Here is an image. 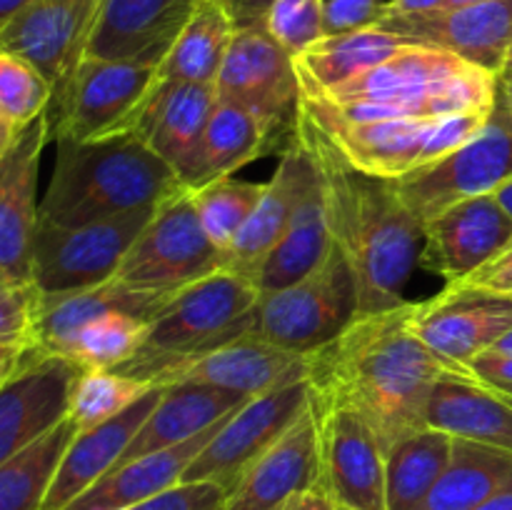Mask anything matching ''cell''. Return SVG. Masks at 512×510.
I'll list each match as a JSON object with an SVG mask.
<instances>
[{
  "mask_svg": "<svg viewBox=\"0 0 512 510\" xmlns=\"http://www.w3.org/2000/svg\"><path fill=\"white\" fill-rule=\"evenodd\" d=\"M300 110L360 173L398 180L430 163L428 140L433 120L393 118L375 123H343L320 113L305 98H300Z\"/></svg>",
  "mask_w": 512,
  "mask_h": 510,
  "instance_id": "44dd1931",
  "label": "cell"
},
{
  "mask_svg": "<svg viewBox=\"0 0 512 510\" xmlns=\"http://www.w3.org/2000/svg\"><path fill=\"white\" fill-rule=\"evenodd\" d=\"M215 90L225 103L243 105L258 115L275 138L293 133L303 98L298 68L265 25L235 30Z\"/></svg>",
  "mask_w": 512,
  "mask_h": 510,
  "instance_id": "8fae6325",
  "label": "cell"
},
{
  "mask_svg": "<svg viewBox=\"0 0 512 510\" xmlns=\"http://www.w3.org/2000/svg\"><path fill=\"white\" fill-rule=\"evenodd\" d=\"M193 8L195 0H103L88 58L160 63Z\"/></svg>",
  "mask_w": 512,
  "mask_h": 510,
  "instance_id": "cb8c5ba5",
  "label": "cell"
},
{
  "mask_svg": "<svg viewBox=\"0 0 512 510\" xmlns=\"http://www.w3.org/2000/svg\"><path fill=\"white\" fill-rule=\"evenodd\" d=\"M503 398H508V395H503ZM510 400V403H512V398H508Z\"/></svg>",
  "mask_w": 512,
  "mask_h": 510,
  "instance_id": "e7e4bbea",
  "label": "cell"
},
{
  "mask_svg": "<svg viewBox=\"0 0 512 510\" xmlns=\"http://www.w3.org/2000/svg\"><path fill=\"white\" fill-rule=\"evenodd\" d=\"M420 268L445 278L468 280L512 243V218L495 195L463 200L423 223Z\"/></svg>",
  "mask_w": 512,
  "mask_h": 510,
  "instance_id": "e0dca14e",
  "label": "cell"
},
{
  "mask_svg": "<svg viewBox=\"0 0 512 510\" xmlns=\"http://www.w3.org/2000/svg\"><path fill=\"white\" fill-rule=\"evenodd\" d=\"M360 315L353 273L338 248L325 263L288 288L263 293L255 308L253 335L298 355L333 343Z\"/></svg>",
  "mask_w": 512,
  "mask_h": 510,
  "instance_id": "8992f818",
  "label": "cell"
},
{
  "mask_svg": "<svg viewBox=\"0 0 512 510\" xmlns=\"http://www.w3.org/2000/svg\"><path fill=\"white\" fill-rule=\"evenodd\" d=\"M53 103L48 80L28 63L0 50V115L18 130L45 115Z\"/></svg>",
  "mask_w": 512,
  "mask_h": 510,
  "instance_id": "60d3db41",
  "label": "cell"
},
{
  "mask_svg": "<svg viewBox=\"0 0 512 510\" xmlns=\"http://www.w3.org/2000/svg\"><path fill=\"white\" fill-rule=\"evenodd\" d=\"M80 368L65 355L30 348L0 385V463L10 460L70 418Z\"/></svg>",
  "mask_w": 512,
  "mask_h": 510,
  "instance_id": "9a60e30c",
  "label": "cell"
},
{
  "mask_svg": "<svg viewBox=\"0 0 512 510\" xmlns=\"http://www.w3.org/2000/svg\"><path fill=\"white\" fill-rule=\"evenodd\" d=\"M425 425L453 438L512 450V403L473 375H450L430 390Z\"/></svg>",
  "mask_w": 512,
  "mask_h": 510,
  "instance_id": "f546056e",
  "label": "cell"
},
{
  "mask_svg": "<svg viewBox=\"0 0 512 510\" xmlns=\"http://www.w3.org/2000/svg\"><path fill=\"white\" fill-rule=\"evenodd\" d=\"M235 23L218 0H198L173 40L158 75L168 83H215L233 43Z\"/></svg>",
  "mask_w": 512,
  "mask_h": 510,
  "instance_id": "836d02e7",
  "label": "cell"
},
{
  "mask_svg": "<svg viewBox=\"0 0 512 510\" xmlns=\"http://www.w3.org/2000/svg\"><path fill=\"white\" fill-rule=\"evenodd\" d=\"M508 68H512V50H510V58H508ZM505 68V70H508Z\"/></svg>",
  "mask_w": 512,
  "mask_h": 510,
  "instance_id": "be15d7a7",
  "label": "cell"
},
{
  "mask_svg": "<svg viewBox=\"0 0 512 510\" xmlns=\"http://www.w3.org/2000/svg\"><path fill=\"white\" fill-rule=\"evenodd\" d=\"M148 320L130 313H108L90 320L75 333L65 358L75 360L83 370H115L128 363L140 350Z\"/></svg>",
  "mask_w": 512,
  "mask_h": 510,
  "instance_id": "f35d334b",
  "label": "cell"
},
{
  "mask_svg": "<svg viewBox=\"0 0 512 510\" xmlns=\"http://www.w3.org/2000/svg\"><path fill=\"white\" fill-rule=\"evenodd\" d=\"M310 405L308 378L245 400L190 460L180 483H218L230 493L243 470L270 448Z\"/></svg>",
  "mask_w": 512,
  "mask_h": 510,
  "instance_id": "7c38bea8",
  "label": "cell"
},
{
  "mask_svg": "<svg viewBox=\"0 0 512 510\" xmlns=\"http://www.w3.org/2000/svg\"><path fill=\"white\" fill-rule=\"evenodd\" d=\"M453 435L418 428L385 453V505L388 510H418L448 468Z\"/></svg>",
  "mask_w": 512,
  "mask_h": 510,
  "instance_id": "d590c367",
  "label": "cell"
},
{
  "mask_svg": "<svg viewBox=\"0 0 512 510\" xmlns=\"http://www.w3.org/2000/svg\"><path fill=\"white\" fill-rule=\"evenodd\" d=\"M495 198H498V203L503 205L505 210H508L510 218H512V178L508 180V183L503 185V188L498 190V193H495Z\"/></svg>",
  "mask_w": 512,
  "mask_h": 510,
  "instance_id": "9f6ffc18",
  "label": "cell"
},
{
  "mask_svg": "<svg viewBox=\"0 0 512 510\" xmlns=\"http://www.w3.org/2000/svg\"><path fill=\"white\" fill-rule=\"evenodd\" d=\"M512 485V450L453 438L448 468L418 510H475Z\"/></svg>",
  "mask_w": 512,
  "mask_h": 510,
  "instance_id": "d6a6232c",
  "label": "cell"
},
{
  "mask_svg": "<svg viewBox=\"0 0 512 510\" xmlns=\"http://www.w3.org/2000/svg\"><path fill=\"white\" fill-rule=\"evenodd\" d=\"M258 300L253 278L230 268L218 270L175 293L148 323L138 353L115 370L165 388L195 358L253 333Z\"/></svg>",
  "mask_w": 512,
  "mask_h": 510,
  "instance_id": "277c9868",
  "label": "cell"
},
{
  "mask_svg": "<svg viewBox=\"0 0 512 510\" xmlns=\"http://www.w3.org/2000/svg\"><path fill=\"white\" fill-rule=\"evenodd\" d=\"M330 250H333V233H330L328 223L325 183L318 163L310 153L308 173H305L303 190H300L288 230L253 275L260 295L288 288V285L303 280L305 275H310L325 263Z\"/></svg>",
  "mask_w": 512,
  "mask_h": 510,
  "instance_id": "484cf974",
  "label": "cell"
},
{
  "mask_svg": "<svg viewBox=\"0 0 512 510\" xmlns=\"http://www.w3.org/2000/svg\"><path fill=\"white\" fill-rule=\"evenodd\" d=\"M30 3H33V0H0V33H3L10 25V20H13L20 10L28 8Z\"/></svg>",
  "mask_w": 512,
  "mask_h": 510,
  "instance_id": "f5cc1de1",
  "label": "cell"
},
{
  "mask_svg": "<svg viewBox=\"0 0 512 510\" xmlns=\"http://www.w3.org/2000/svg\"><path fill=\"white\" fill-rule=\"evenodd\" d=\"M478 3H488V0H448L445 8H463V5H478Z\"/></svg>",
  "mask_w": 512,
  "mask_h": 510,
  "instance_id": "680465c9",
  "label": "cell"
},
{
  "mask_svg": "<svg viewBox=\"0 0 512 510\" xmlns=\"http://www.w3.org/2000/svg\"><path fill=\"white\" fill-rule=\"evenodd\" d=\"M195 3H198V0H195ZM218 3H223L225 8H228V3H230V0H218Z\"/></svg>",
  "mask_w": 512,
  "mask_h": 510,
  "instance_id": "6125c7cd",
  "label": "cell"
},
{
  "mask_svg": "<svg viewBox=\"0 0 512 510\" xmlns=\"http://www.w3.org/2000/svg\"><path fill=\"white\" fill-rule=\"evenodd\" d=\"M245 400L250 398L230 393V390L223 388H213V385H165L158 405L145 418V423L140 425L118 465L140 458V455L158 453V450L173 448V445L195 438L203 430L213 428L223 418L233 415Z\"/></svg>",
  "mask_w": 512,
  "mask_h": 510,
  "instance_id": "83f0119b",
  "label": "cell"
},
{
  "mask_svg": "<svg viewBox=\"0 0 512 510\" xmlns=\"http://www.w3.org/2000/svg\"><path fill=\"white\" fill-rule=\"evenodd\" d=\"M512 178V110L500 100L488 125L438 163L393 180L410 213L425 223L463 200L495 195Z\"/></svg>",
  "mask_w": 512,
  "mask_h": 510,
  "instance_id": "9c48e42d",
  "label": "cell"
},
{
  "mask_svg": "<svg viewBox=\"0 0 512 510\" xmlns=\"http://www.w3.org/2000/svg\"><path fill=\"white\" fill-rule=\"evenodd\" d=\"M50 143V118L20 130L0 158V273L33 283V243L40 223L38 170Z\"/></svg>",
  "mask_w": 512,
  "mask_h": 510,
  "instance_id": "ac0fdd59",
  "label": "cell"
},
{
  "mask_svg": "<svg viewBox=\"0 0 512 510\" xmlns=\"http://www.w3.org/2000/svg\"><path fill=\"white\" fill-rule=\"evenodd\" d=\"M503 98L508 103V108L512 110V80H503Z\"/></svg>",
  "mask_w": 512,
  "mask_h": 510,
  "instance_id": "91938a15",
  "label": "cell"
},
{
  "mask_svg": "<svg viewBox=\"0 0 512 510\" xmlns=\"http://www.w3.org/2000/svg\"><path fill=\"white\" fill-rule=\"evenodd\" d=\"M318 425L320 488L338 510H388L385 505V448L368 423L340 400L310 390Z\"/></svg>",
  "mask_w": 512,
  "mask_h": 510,
  "instance_id": "30bf717a",
  "label": "cell"
},
{
  "mask_svg": "<svg viewBox=\"0 0 512 510\" xmlns=\"http://www.w3.org/2000/svg\"><path fill=\"white\" fill-rule=\"evenodd\" d=\"M228 490L218 483H178L123 510H225Z\"/></svg>",
  "mask_w": 512,
  "mask_h": 510,
  "instance_id": "ee69618b",
  "label": "cell"
},
{
  "mask_svg": "<svg viewBox=\"0 0 512 510\" xmlns=\"http://www.w3.org/2000/svg\"><path fill=\"white\" fill-rule=\"evenodd\" d=\"M265 193V183H253V180H240L233 175H223L203 188L190 190L198 218L208 238L218 245L223 253H228L230 245L245 228L253 210L258 208L260 198Z\"/></svg>",
  "mask_w": 512,
  "mask_h": 510,
  "instance_id": "74e56055",
  "label": "cell"
},
{
  "mask_svg": "<svg viewBox=\"0 0 512 510\" xmlns=\"http://www.w3.org/2000/svg\"><path fill=\"white\" fill-rule=\"evenodd\" d=\"M500 80H512V68H508V70H505V73H503V75H500Z\"/></svg>",
  "mask_w": 512,
  "mask_h": 510,
  "instance_id": "94428289",
  "label": "cell"
},
{
  "mask_svg": "<svg viewBox=\"0 0 512 510\" xmlns=\"http://www.w3.org/2000/svg\"><path fill=\"white\" fill-rule=\"evenodd\" d=\"M465 65L468 60L453 53L408 43L375 68L315 98L328 103H385L403 108L415 120H430L428 103L433 93Z\"/></svg>",
  "mask_w": 512,
  "mask_h": 510,
  "instance_id": "d6986e66",
  "label": "cell"
},
{
  "mask_svg": "<svg viewBox=\"0 0 512 510\" xmlns=\"http://www.w3.org/2000/svg\"><path fill=\"white\" fill-rule=\"evenodd\" d=\"M378 28L400 35L405 43L445 50L488 73L503 75L512 50V0L385 15Z\"/></svg>",
  "mask_w": 512,
  "mask_h": 510,
  "instance_id": "2e32d148",
  "label": "cell"
},
{
  "mask_svg": "<svg viewBox=\"0 0 512 510\" xmlns=\"http://www.w3.org/2000/svg\"><path fill=\"white\" fill-rule=\"evenodd\" d=\"M468 373L495 393L512 398V355L488 350L468 365Z\"/></svg>",
  "mask_w": 512,
  "mask_h": 510,
  "instance_id": "bcb514c9",
  "label": "cell"
},
{
  "mask_svg": "<svg viewBox=\"0 0 512 510\" xmlns=\"http://www.w3.org/2000/svg\"><path fill=\"white\" fill-rule=\"evenodd\" d=\"M160 395H163V388L148 390L138 403L130 405L115 418L93 425V428L78 430L75 438L70 440L63 460H60L43 510H65L90 485H95L105 473H110L120 463L145 418L153 413Z\"/></svg>",
  "mask_w": 512,
  "mask_h": 510,
  "instance_id": "d4e9b609",
  "label": "cell"
},
{
  "mask_svg": "<svg viewBox=\"0 0 512 510\" xmlns=\"http://www.w3.org/2000/svg\"><path fill=\"white\" fill-rule=\"evenodd\" d=\"M223 268L225 253L208 238L190 190H183L155 210L115 278L140 293L170 298Z\"/></svg>",
  "mask_w": 512,
  "mask_h": 510,
  "instance_id": "52a82bcc",
  "label": "cell"
},
{
  "mask_svg": "<svg viewBox=\"0 0 512 510\" xmlns=\"http://www.w3.org/2000/svg\"><path fill=\"white\" fill-rule=\"evenodd\" d=\"M78 433L73 418L0 463V510H43L58 465Z\"/></svg>",
  "mask_w": 512,
  "mask_h": 510,
  "instance_id": "8d00e7d4",
  "label": "cell"
},
{
  "mask_svg": "<svg viewBox=\"0 0 512 510\" xmlns=\"http://www.w3.org/2000/svg\"><path fill=\"white\" fill-rule=\"evenodd\" d=\"M155 210H133L83 225L40 220L33 243V285L38 293H75L113 280Z\"/></svg>",
  "mask_w": 512,
  "mask_h": 510,
  "instance_id": "ba28073f",
  "label": "cell"
},
{
  "mask_svg": "<svg viewBox=\"0 0 512 510\" xmlns=\"http://www.w3.org/2000/svg\"><path fill=\"white\" fill-rule=\"evenodd\" d=\"M100 5L103 0H33L0 33V50L28 60L50 83L55 103L88 55Z\"/></svg>",
  "mask_w": 512,
  "mask_h": 510,
  "instance_id": "5bb4252c",
  "label": "cell"
},
{
  "mask_svg": "<svg viewBox=\"0 0 512 510\" xmlns=\"http://www.w3.org/2000/svg\"><path fill=\"white\" fill-rule=\"evenodd\" d=\"M405 43L400 35L383 28H365L343 35H323L318 43L295 58L300 88L308 95L328 93L365 70L398 53Z\"/></svg>",
  "mask_w": 512,
  "mask_h": 510,
  "instance_id": "1f68e13d",
  "label": "cell"
},
{
  "mask_svg": "<svg viewBox=\"0 0 512 510\" xmlns=\"http://www.w3.org/2000/svg\"><path fill=\"white\" fill-rule=\"evenodd\" d=\"M463 283L495 290V293L512 295V243L505 250H500L490 263H485L478 273H473L468 280H463Z\"/></svg>",
  "mask_w": 512,
  "mask_h": 510,
  "instance_id": "7dc6e473",
  "label": "cell"
},
{
  "mask_svg": "<svg viewBox=\"0 0 512 510\" xmlns=\"http://www.w3.org/2000/svg\"><path fill=\"white\" fill-rule=\"evenodd\" d=\"M275 143L278 138L258 115L250 113L243 105L225 103L218 98V105L205 128L190 190L203 188L205 183L223 175H233L243 165L263 158V153H268Z\"/></svg>",
  "mask_w": 512,
  "mask_h": 510,
  "instance_id": "e575fe53",
  "label": "cell"
},
{
  "mask_svg": "<svg viewBox=\"0 0 512 510\" xmlns=\"http://www.w3.org/2000/svg\"><path fill=\"white\" fill-rule=\"evenodd\" d=\"M410 328L440 358L468 370L512 328V295L458 280L430 300H410Z\"/></svg>",
  "mask_w": 512,
  "mask_h": 510,
  "instance_id": "4fadbf2b",
  "label": "cell"
},
{
  "mask_svg": "<svg viewBox=\"0 0 512 510\" xmlns=\"http://www.w3.org/2000/svg\"><path fill=\"white\" fill-rule=\"evenodd\" d=\"M445 3H448V0H388V5H385V15L430 13V10L445 8Z\"/></svg>",
  "mask_w": 512,
  "mask_h": 510,
  "instance_id": "f907efd6",
  "label": "cell"
},
{
  "mask_svg": "<svg viewBox=\"0 0 512 510\" xmlns=\"http://www.w3.org/2000/svg\"><path fill=\"white\" fill-rule=\"evenodd\" d=\"M18 135H20V130L15 128V125L10 123V120H5L3 115H0V158H3V155L8 153L10 145L15 143V138H18Z\"/></svg>",
  "mask_w": 512,
  "mask_h": 510,
  "instance_id": "db71d44e",
  "label": "cell"
},
{
  "mask_svg": "<svg viewBox=\"0 0 512 510\" xmlns=\"http://www.w3.org/2000/svg\"><path fill=\"white\" fill-rule=\"evenodd\" d=\"M495 353H505V355H512V328L508 330V333L503 335V338L498 340V343H495Z\"/></svg>",
  "mask_w": 512,
  "mask_h": 510,
  "instance_id": "6f0895ef",
  "label": "cell"
},
{
  "mask_svg": "<svg viewBox=\"0 0 512 510\" xmlns=\"http://www.w3.org/2000/svg\"><path fill=\"white\" fill-rule=\"evenodd\" d=\"M170 298L168 295L140 293V290L120 283L118 278L95 285V288L75 290V293L40 295L35 343H38V348L48 350V353L65 355L75 333L83 325H88L90 320L103 318L108 313H130L150 323Z\"/></svg>",
  "mask_w": 512,
  "mask_h": 510,
  "instance_id": "f1b7e54d",
  "label": "cell"
},
{
  "mask_svg": "<svg viewBox=\"0 0 512 510\" xmlns=\"http://www.w3.org/2000/svg\"><path fill=\"white\" fill-rule=\"evenodd\" d=\"M30 348H15V345H0V385L5 383V380L10 378V375L15 373V370L20 368V363H23L25 353H28Z\"/></svg>",
  "mask_w": 512,
  "mask_h": 510,
  "instance_id": "816d5d0a",
  "label": "cell"
},
{
  "mask_svg": "<svg viewBox=\"0 0 512 510\" xmlns=\"http://www.w3.org/2000/svg\"><path fill=\"white\" fill-rule=\"evenodd\" d=\"M275 510H338V505L330 500V495L323 488H315L293 495V498L280 503Z\"/></svg>",
  "mask_w": 512,
  "mask_h": 510,
  "instance_id": "681fc988",
  "label": "cell"
},
{
  "mask_svg": "<svg viewBox=\"0 0 512 510\" xmlns=\"http://www.w3.org/2000/svg\"><path fill=\"white\" fill-rule=\"evenodd\" d=\"M320 488V445L313 410H305L230 488L225 510H275L293 495Z\"/></svg>",
  "mask_w": 512,
  "mask_h": 510,
  "instance_id": "ffe728a7",
  "label": "cell"
},
{
  "mask_svg": "<svg viewBox=\"0 0 512 510\" xmlns=\"http://www.w3.org/2000/svg\"><path fill=\"white\" fill-rule=\"evenodd\" d=\"M308 378V355L290 353L258 335L235 338L180 368L170 385L200 383L255 398Z\"/></svg>",
  "mask_w": 512,
  "mask_h": 510,
  "instance_id": "603a6c76",
  "label": "cell"
},
{
  "mask_svg": "<svg viewBox=\"0 0 512 510\" xmlns=\"http://www.w3.org/2000/svg\"><path fill=\"white\" fill-rule=\"evenodd\" d=\"M293 130L323 175L330 233L353 273L360 315L405 305V290L420 268L423 223L403 203L393 180L355 170L300 108Z\"/></svg>",
  "mask_w": 512,
  "mask_h": 510,
  "instance_id": "7a4b0ae2",
  "label": "cell"
},
{
  "mask_svg": "<svg viewBox=\"0 0 512 510\" xmlns=\"http://www.w3.org/2000/svg\"><path fill=\"white\" fill-rule=\"evenodd\" d=\"M215 105H218L215 83L160 80L135 130V135L175 170L188 190Z\"/></svg>",
  "mask_w": 512,
  "mask_h": 510,
  "instance_id": "7402d4cb",
  "label": "cell"
},
{
  "mask_svg": "<svg viewBox=\"0 0 512 510\" xmlns=\"http://www.w3.org/2000/svg\"><path fill=\"white\" fill-rule=\"evenodd\" d=\"M55 145L53 175L40 200V220L45 223L83 225L160 208L188 190L135 133L95 143L60 140Z\"/></svg>",
  "mask_w": 512,
  "mask_h": 510,
  "instance_id": "3957f363",
  "label": "cell"
},
{
  "mask_svg": "<svg viewBox=\"0 0 512 510\" xmlns=\"http://www.w3.org/2000/svg\"><path fill=\"white\" fill-rule=\"evenodd\" d=\"M220 423L203 430L195 438L185 440V443L173 445V448L140 455V458L128 460V463L115 465L110 473H105L98 483L90 485L65 510H123L173 488L183 480L190 460L205 448V443L213 438Z\"/></svg>",
  "mask_w": 512,
  "mask_h": 510,
  "instance_id": "4dcf8cb0",
  "label": "cell"
},
{
  "mask_svg": "<svg viewBox=\"0 0 512 510\" xmlns=\"http://www.w3.org/2000/svg\"><path fill=\"white\" fill-rule=\"evenodd\" d=\"M308 163V148L293 130L273 178L265 183V193L260 198L258 208L253 210L245 228L240 230L235 243L225 253V268L238 270V273L253 278L260 263L268 258L270 250L280 243V238L288 230L295 205H298L300 190H303Z\"/></svg>",
  "mask_w": 512,
  "mask_h": 510,
  "instance_id": "4316f807",
  "label": "cell"
},
{
  "mask_svg": "<svg viewBox=\"0 0 512 510\" xmlns=\"http://www.w3.org/2000/svg\"><path fill=\"white\" fill-rule=\"evenodd\" d=\"M273 3L275 0H230L228 13L233 18L235 30L250 28V25H263L265 15H268Z\"/></svg>",
  "mask_w": 512,
  "mask_h": 510,
  "instance_id": "c3c4849f",
  "label": "cell"
},
{
  "mask_svg": "<svg viewBox=\"0 0 512 510\" xmlns=\"http://www.w3.org/2000/svg\"><path fill=\"white\" fill-rule=\"evenodd\" d=\"M38 305L40 293L33 283L0 273V345L38 348Z\"/></svg>",
  "mask_w": 512,
  "mask_h": 510,
  "instance_id": "7bdbcfd3",
  "label": "cell"
},
{
  "mask_svg": "<svg viewBox=\"0 0 512 510\" xmlns=\"http://www.w3.org/2000/svg\"><path fill=\"white\" fill-rule=\"evenodd\" d=\"M263 25L293 58H298L325 35V0H275Z\"/></svg>",
  "mask_w": 512,
  "mask_h": 510,
  "instance_id": "b9f144b4",
  "label": "cell"
},
{
  "mask_svg": "<svg viewBox=\"0 0 512 510\" xmlns=\"http://www.w3.org/2000/svg\"><path fill=\"white\" fill-rule=\"evenodd\" d=\"M385 5V0H325V35L378 28Z\"/></svg>",
  "mask_w": 512,
  "mask_h": 510,
  "instance_id": "f6af8a7d",
  "label": "cell"
},
{
  "mask_svg": "<svg viewBox=\"0 0 512 510\" xmlns=\"http://www.w3.org/2000/svg\"><path fill=\"white\" fill-rule=\"evenodd\" d=\"M153 385L118 370H83L75 383L70 418L78 430L93 428L138 403Z\"/></svg>",
  "mask_w": 512,
  "mask_h": 510,
  "instance_id": "ab89813d",
  "label": "cell"
},
{
  "mask_svg": "<svg viewBox=\"0 0 512 510\" xmlns=\"http://www.w3.org/2000/svg\"><path fill=\"white\" fill-rule=\"evenodd\" d=\"M475 510H512V485L510 488L500 490V493L493 495L490 500H485V503L478 505Z\"/></svg>",
  "mask_w": 512,
  "mask_h": 510,
  "instance_id": "11a10c76",
  "label": "cell"
},
{
  "mask_svg": "<svg viewBox=\"0 0 512 510\" xmlns=\"http://www.w3.org/2000/svg\"><path fill=\"white\" fill-rule=\"evenodd\" d=\"M158 65L85 55L68 88L50 105V140L95 143L135 133L160 83Z\"/></svg>",
  "mask_w": 512,
  "mask_h": 510,
  "instance_id": "5b68a950",
  "label": "cell"
},
{
  "mask_svg": "<svg viewBox=\"0 0 512 510\" xmlns=\"http://www.w3.org/2000/svg\"><path fill=\"white\" fill-rule=\"evenodd\" d=\"M450 375L470 373L415 335L410 300L383 313L358 315L333 343L308 355L310 390L358 410L385 453L425 428L430 390Z\"/></svg>",
  "mask_w": 512,
  "mask_h": 510,
  "instance_id": "6da1fadb",
  "label": "cell"
}]
</instances>
